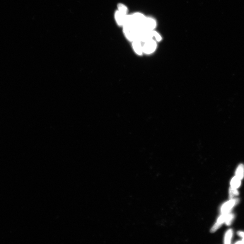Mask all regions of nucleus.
Listing matches in <instances>:
<instances>
[{
  "label": "nucleus",
  "mask_w": 244,
  "mask_h": 244,
  "mask_svg": "<svg viewBox=\"0 0 244 244\" xmlns=\"http://www.w3.org/2000/svg\"><path fill=\"white\" fill-rule=\"evenodd\" d=\"M139 27L131 24L124 25L123 26V30L125 36L129 40L132 42L138 40Z\"/></svg>",
  "instance_id": "1"
},
{
  "label": "nucleus",
  "mask_w": 244,
  "mask_h": 244,
  "mask_svg": "<svg viewBox=\"0 0 244 244\" xmlns=\"http://www.w3.org/2000/svg\"><path fill=\"white\" fill-rule=\"evenodd\" d=\"M131 24L136 27H142L146 17L141 13H135L131 15Z\"/></svg>",
  "instance_id": "2"
},
{
  "label": "nucleus",
  "mask_w": 244,
  "mask_h": 244,
  "mask_svg": "<svg viewBox=\"0 0 244 244\" xmlns=\"http://www.w3.org/2000/svg\"><path fill=\"white\" fill-rule=\"evenodd\" d=\"M142 46L143 52L147 54H150L154 52L156 50L157 44L156 42L153 39H151L144 42Z\"/></svg>",
  "instance_id": "3"
},
{
  "label": "nucleus",
  "mask_w": 244,
  "mask_h": 244,
  "mask_svg": "<svg viewBox=\"0 0 244 244\" xmlns=\"http://www.w3.org/2000/svg\"><path fill=\"white\" fill-rule=\"evenodd\" d=\"M239 202V199L236 198L231 200L224 204L221 208V212L222 214L229 213L231 209L235 205L238 204Z\"/></svg>",
  "instance_id": "4"
},
{
  "label": "nucleus",
  "mask_w": 244,
  "mask_h": 244,
  "mask_svg": "<svg viewBox=\"0 0 244 244\" xmlns=\"http://www.w3.org/2000/svg\"><path fill=\"white\" fill-rule=\"evenodd\" d=\"M156 26V23L155 19L152 18H146L142 27L146 30L153 31Z\"/></svg>",
  "instance_id": "5"
},
{
  "label": "nucleus",
  "mask_w": 244,
  "mask_h": 244,
  "mask_svg": "<svg viewBox=\"0 0 244 244\" xmlns=\"http://www.w3.org/2000/svg\"><path fill=\"white\" fill-rule=\"evenodd\" d=\"M127 15L123 14L116 11L115 13V18L117 23L120 26H124L126 23Z\"/></svg>",
  "instance_id": "6"
},
{
  "label": "nucleus",
  "mask_w": 244,
  "mask_h": 244,
  "mask_svg": "<svg viewBox=\"0 0 244 244\" xmlns=\"http://www.w3.org/2000/svg\"><path fill=\"white\" fill-rule=\"evenodd\" d=\"M228 213L223 214L219 217L216 223L211 229V232L213 233L216 231L222 225V224L226 221Z\"/></svg>",
  "instance_id": "7"
},
{
  "label": "nucleus",
  "mask_w": 244,
  "mask_h": 244,
  "mask_svg": "<svg viewBox=\"0 0 244 244\" xmlns=\"http://www.w3.org/2000/svg\"><path fill=\"white\" fill-rule=\"evenodd\" d=\"M141 42L139 40L133 41L132 46L134 50L138 55H141L143 53Z\"/></svg>",
  "instance_id": "8"
},
{
  "label": "nucleus",
  "mask_w": 244,
  "mask_h": 244,
  "mask_svg": "<svg viewBox=\"0 0 244 244\" xmlns=\"http://www.w3.org/2000/svg\"><path fill=\"white\" fill-rule=\"evenodd\" d=\"M236 176L240 180H242L244 175V165L243 164H240L238 166L236 170Z\"/></svg>",
  "instance_id": "9"
},
{
  "label": "nucleus",
  "mask_w": 244,
  "mask_h": 244,
  "mask_svg": "<svg viewBox=\"0 0 244 244\" xmlns=\"http://www.w3.org/2000/svg\"><path fill=\"white\" fill-rule=\"evenodd\" d=\"M240 180L236 176L234 177L231 181V187L236 189L239 187L241 184Z\"/></svg>",
  "instance_id": "10"
},
{
  "label": "nucleus",
  "mask_w": 244,
  "mask_h": 244,
  "mask_svg": "<svg viewBox=\"0 0 244 244\" xmlns=\"http://www.w3.org/2000/svg\"><path fill=\"white\" fill-rule=\"evenodd\" d=\"M118 10L123 14L127 15L128 11V8L126 6L121 3L117 5Z\"/></svg>",
  "instance_id": "11"
},
{
  "label": "nucleus",
  "mask_w": 244,
  "mask_h": 244,
  "mask_svg": "<svg viewBox=\"0 0 244 244\" xmlns=\"http://www.w3.org/2000/svg\"><path fill=\"white\" fill-rule=\"evenodd\" d=\"M233 231L231 229L228 230L226 234L225 239H224V243L225 244H230L231 239L232 236Z\"/></svg>",
  "instance_id": "12"
},
{
  "label": "nucleus",
  "mask_w": 244,
  "mask_h": 244,
  "mask_svg": "<svg viewBox=\"0 0 244 244\" xmlns=\"http://www.w3.org/2000/svg\"><path fill=\"white\" fill-rule=\"evenodd\" d=\"M239 192L236 189L233 188L231 187L229 189V198L232 199L234 196L238 195Z\"/></svg>",
  "instance_id": "13"
},
{
  "label": "nucleus",
  "mask_w": 244,
  "mask_h": 244,
  "mask_svg": "<svg viewBox=\"0 0 244 244\" xmlns=\"http://www.w3.org/2000/svg\"><path fill=\"white\" fill-rule=\"evenodd\" d=\"M234 218V214H228L227 217L225 221L226 224L227 225L229 226L233 221Z\"/></svg>",
  "instance_id": "14"
},
{
  "label": "nucleus",
  "mask_w": 244,
  "mask_h": 244,
  "mask_svg": "<svg viewBox=\"0 0 244 244\" xmlns=\"http://www.w3.org/2000/svg\"><path fill=\"white\" fill-rule=\"evenodd\" d=\"M154 37L157 41H161V37L160 35L157 32L154 31Z\"/></svg>",
  "instance_id": "15"
},
{
  "label": "nucleus",
  "mask_w": 244,
  "mask_h": 244,
  "mask_svg": "<svg viewBox=\"0 0 244 244\" xmlns=\"http://www.w3.org/2000/svg\"><path fill=\"white\" fill-rule=\"evenodd\" d=\"M238 234L241 237H242L244 238V232H238Z\"/></svg>",
  "instance_id": "16"
},
{
  "label": "nucleus",
  "mask_w": 244,
  "mask_h": 244,
  "mask_svg": "<svg viewBox=\"0 0 244 244\" xmlns=\"http://www.w3.org/2000/svg\"><path fill=\"white\" fill-rule=\"evenodd\" d=\"M236 243L242 244V243H243V241H240Z\"/></svg>",
  "instance_id": "17"
},
{
  "label": "nucleus",
  "mask_w": 244,
  "mask_h": 244,
  "mask_svg": "<svg viewBox=\"0 0 244 244\" xmlns=\"http://www.w3.org/2000/svg\"><path fill=\"white\" fill-rule=\"evenodd\" d=\"M243 243H244V238L243 239Z\"/></svg>",
  "instance_id": "18"
}]
</instances>
